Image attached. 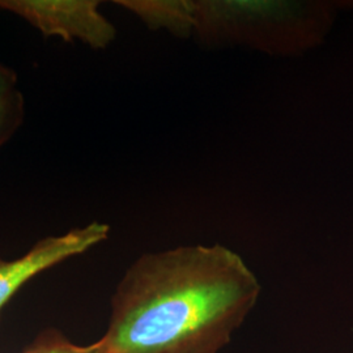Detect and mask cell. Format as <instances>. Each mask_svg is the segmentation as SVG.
Here are the masks:
<instances>
[{"label":"cell","mask_w":353,"mask_h":353,"mask_svg":"<svg viewBox=\"0 0 353 353\" xmlns=\"http://www.w3.org/2000/svg\"><path fill=\"white\" fill-rule=\"evenodd\" d=\"M21 353H105L97 341L89 345H76L58 332H45Z\"/></svg>","instance_id":"cell-6"},{"label":"cell","mask_w":353,"mask_h":353,"mask_svg":"<svg viewBox=\"0 0 353 353\" xmlns=\"http://www.w3.org/2000/svg\"><path fill=\"white\" fill-rule=\"evenodd\" d=\"M24 97L20 90L0 100V145L12 137L24 119Z\"/></svg>","instance_id":"cell-5"},{"label":"cell","mask_w":353,"mask_h":353,"mask_svg":"<svg viewBox=\"0 0 353 353\" xmlns=\"http://www.w3.org/2000/svg\"><path fill=\"white\" fill-rule=\"evenodd\" d=\"M110 228L102 223H92L75 228L62 236L46 237L17 259H0V312L14 293L30 279L63 261L88 252L109 236Z\"/></svg>","instance_id":"cell-3"},{"label":"cell","mask_w":353,"mask_h":353,"mask_svg":"<svg viewBox=\"0 0 353 353\" xmlns=\"http://www.w3.org/2000/svg\"><path fill=\"white\" fill-rule=\"evenodd\" d=\"M115 3L137 14L151 29H166L179 37L194 34L192 1L119 0Z\"/></svg>","instance_id":"cell-4"},{"label":"cell","mask_w":353,"mask_h":353,"mask_svg":"<svg viewBox=\"0 0 353 353\" xmlns=\"http://www.w3.org/2000/svg\"><path fill=\"white\" fill-rule=\"evenodd\" d=\"M99 7L100 1L94 0H0V11L17 14L45 37L105 49L117 30Z\"/></svg>","instance_id":"cell-2"},{"label":"cell","mask_w":353,"mask_h":353,"mask_svg":"<svg viewBox=\"0 0 353 353\" xmlns=\"http://www.w3.org/2000/svg\"><path fill=\"white\" fill-rule=\"evenodd\" d=\"M17 75L16 72L7 65L0 63V100L11 96L16 90Z\"/></svg>","instance_id":"cell-7"},{"label":"cell","mask_w":353,"mask_h":353,"mask_svg":"<svg viewBox=\"0 0 353 353\" xmlns=\"http://www.w3.org/2000/svg\"><path fill=\"white\" fill-rule=\"evenodd\" d=\"M262 287L223 245L144 254L112 297L105 353H220L259 300Z\"/></svg>","instance_id":"cell-1"}]
</instances>
